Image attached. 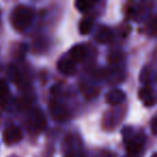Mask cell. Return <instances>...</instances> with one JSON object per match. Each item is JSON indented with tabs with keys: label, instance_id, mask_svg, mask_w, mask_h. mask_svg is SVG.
I'll return each mask as SVG.
<instances>
[{
	"label": "cell",
	"instance_id": "4fadbf2b",
	"mask_svg": "<svg viewBox=\"0 0 157 157\" xmlns=\"http://www.w3.org/2000/svg\"><path fill=\"white\" fill-rule=\"evenodd\" d=\"M95 2H93V1H83V0H78V1H75L74 2V6H75V8L78 10L80 12H86L88 11V10H90L93 7H94Z\"/></svg>",
	"mask_w": 157,
	"mask_h": 157
},
{
	"label": "cell",
	"instance_id": "5b68a950",
	"mask_svg": "<svg viewBox=\"0 0 157 157\" xmlns=\"http://www.w3.org/2000/svg\"><path fill=\"white\" fill-rule=\"evenodd\" d=\"M30 126L37 132L44 130L46 127V118L44 112L41 109H36L31 113L30 116Z\"/></svg>",
	"mask_w": 157,
	"mask_h": 157
},
{
	"label": "cell",
	"instance_id": "ac0fdd59",
	"mask_svg": "<svg viewBox=\"0 0 157 157\" xmlns=\"http://www.w3.org/2000/svg\"><path fill=\"white\" fill-rule=\"evenodd\" d=\"M67 157H74L73 155H69V156H67Z\"/></svg>",
	"mask_w": 157,
	"mask_h": 157
},
{
	"label": "cell",
	"instance_id": "8fae6325",
	"mask_svg": "<svg viewBox=\"0 0 157 157\" xmlns=\"http://www.w3.org/2000/svg\"><path fill=\"white\" fill-rule=\"evenodd\" d=\"M93 27H94V20L90 17L83 18V20L80 22L78 25V30L82 35H88L90 31L93 30Z\"/></svg>",
	"mask_w": 157,
	"mask_h": 157
},
{
	"label": "cell",
	"instance_id": "9a60e30c",
	"mask_svg": "<svg viewBox=\"0 0 157 157\" xmlns=\"http://www.w3.org/2000/svg\"><path fill=\"white\" fill-rule=\"evenodd\" d=\"M150 128L153 135L157 136V115L152 118V121L150 123Z\"/></svg>",
	"mask_w": 157,
	"mask_h": 157
},
{
	"label": "cell",
	"instance_id": "5bb4252c",
	"mask_svg": "<svg viewBox=\"0 0 157 157\" xmlns=\"http://www.w3.org/2000/svg\"><path fill=\"white\" fill-rule=\"evenodd\" d=\"M147 31L151 36H157V14L153 16L148 23Z\"/></svg>",
	"mask_w": 157,
	"mask_h": 157
},
{
	"label": "cell",
	"instance_id": "6da1fadb",
	"mask_svg": "<svg viewBox=\"0 0 157 157\" xmlns=\"http://www.w3.org/2000/svg\"><path fill=\"white\" fill-rule=\"evenodd\" d=\"M35 16V11L27 6H17L12 11L10 21L14 29L18 31H23L29 27Z\"/></svg>",
	"mask_w": 157,
	"mask_h": 157
},
{
	"label": "cell",
	"instance_id": "7a4b0ae2",
	"mask_svg": "<svg viewBox=\"0 0 157 157\" xmlns=\"http://www.w3.org/2000/svg\"><path fill=\"white\" fill-rule=\"evenodd\" d=\"M123 136H124V141L126 143V157H137L143 148L144 142H145L144 135L141 132L133 133L132 128L126 127L123 130Z\"/></svg>",
	"mask_w": 157,
	"mask_h": 157
},
{
	"label": "cell",
	"instance_id": "3957f363",
	"mask_svg": "<svg viewBox=\"0 0 157 157\" xmlns=\"http://www.w3.org/2000/svg\"><path fill=\"white\" fill-rule=\"evenodd\" d=\"M48 111L53 118L56 122H63L69 117V111L68 109L63 105L61 102H59L56 99H53L48 103Z\"/></svg>",
	"mask_w": 157,
	"mask_h": 157
},
{
	"label": "cell",
	"instance_id": "8992f818",
	"mask_svg": "<svg viewBox=\"0 0 157 157\" xmlns=\"http://www.w3.org/2000/svg\"><path fill=\"white\" fill-rule=\"evenodd\" d=\"M139 98L145 107H153L157 101L156 94L148 86H144L139 90Z\"/></svg>",
	"mask_w": 157,
	"mask_h": 157
},
{
	"label": "cell",
	"instance_id": "277c9868",
	"mask_svg": "<svg viewBox=\"0 0 157 157\" xmlns=\"http://www.w3.org/2000/svg\"><path fill=\"white\" fill-rule=\"evenodd\" d=\"M23 132L17 126L15 125H10L3 130L2 133V139L3 142L8 145H13L16 144L22 140Z\"/></svg>",
	"mask_w": 157,
	"mask_h": 157
},
{
	"label": "cell",
	"instance_id": "ba28073f",
	"mask_svg": "<svg viewBox=\"0 0 157 157\" xmlns=\"http://www.w3.org/2000/svg\"><path fill=\"white\" fill-rule=\"evenodd\" d=\"M86 55H87V50H86L85 46L82 45V44L73 45L71 48H70L69 53H68L69 58L71 59L74 63H82V61L85 59Z\"/></svg>",
	"mask_w": 157,
	"mask_h": 157
},
{
	"label": "cell",
	"instance_id": "d6986e66",
	"mask_svg": "<svg viewBox=\"0 0 157 157\" xmlns=\"http://www.w3.org/2000/svg\"><path fill=\"white\" fill-rule=\"evenodd\" d=\"M80 157H84V156H80Z\"/></svg>",
	"mask_w": 157,
	"mask_h": 157
},
{
	"label": "cell",
	"instance_id": "9c48e42d",
	"mask_svg": "<svg viewBox=\"0 0 157 157\" xmlns=\"http://www.w3.org/2000/svg\"><path fill=\"white\" fill-rule=\"evenodd\" d=\"M125 99H126V95H125V93L123 92L122 90H118V88L111 90L107 94V96H105V101L111 105H120V103L124 102Z\"/></svg>",
	"mask_w": 157,
	"mask_h": 157
},
{
	"label": "cell",
	"instance_id": "e0dca14e",
	"mask_svg": "<svg viewBox=\"0 0 157 157\" xmlns=\"http://www.w3.org/2000/svg\"><path fill=\"white\" fill-rule=\"evenodd\" d=\"M152 157H157V153H155V154L152 155Z\"/></svg>",
	"mask_w": 157,
	"mask_h": 157
},
{
	"label": "cell",
	"instance_id": "30bf717a",
	"mask_svg": "<svg viewBox=\"0 0 157 157\" xmlns=\"http://www.w3.org/2000/svg\"><path fill=\"white\" fill-rule=\"evenodd\" d=\"M113 37V33L109 27H101L98 31H97L96 36H95V39L98 43L100 44H105L108 42H110Z\"/></svg>",
	"mask_w": 157,
	"mask_h": 157
},
{
	"label": "cell",
	"instance_id": "52a82bcc",
	"mask_svg": "<svg viewBox=\"0 0 157 157\" xmlns=\"http://www.w3.org/2000/svg\"><path fill=\"white\" fill-rule=\"evenodd\" d=\"M57 69L63 75H72L75 72V63L69 58V56H63L57 63Z\"/></svg>",
	"mask_w": 157,
	"mask_h": 157
},
{
	"label": "cell",
	"instance_id": "2e32d148",
	"mask_svg": "<svg viewBox=\"0 0 157 157\" xmlns=\"http://www.w3.org/2000/svg\"><path fill=\"white\" fill-rule=\"evenodd\" d=\"M9 75H10V78H12V80H15L16 78H17V71H16V69H15V67L14 66H10V68H9Z\"/></svg>",
	"mask_w": 157,
	"mask_h": 157
},
{
	"label": "cell",
	"instance_id": "7c38bea8",
	"mask_svg": "<svg viewBox=\"0 0 157 157\" xmlns=\"http://www.w3.org/2000/svg\"><path fill=\"white\" fill-rule=\"evenodd\" d=\"M10 96V90L9 86H8L7 82L3 80H0V102H7Z\"/></svg>",
	"mask_w": 157,
	"mask_h": 157
}]
</instances>
